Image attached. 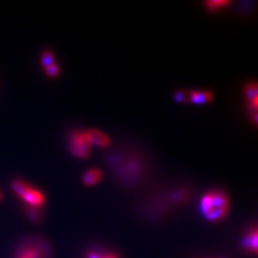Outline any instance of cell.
I'll return each mask as SVG.
<instances>
[{"label": "cell", "mask_w": 258, "mask_h": 258, "mask_svg": "<svg viewBox=\"0 0 258 258\" xmlns=\"http://www.w3.org/2000/svg\"><path fill=\"white\" fill-rule=\"evenodd\" d=\"M230 203L227 195L220 190H213L205 194L200 209L204 216L212 222L221 221L228 214Z\"/></svg>", "instance_id": "obj_1"}, {"label": "cell", "mask_w": 258, "mask_h": 258, "mask_svg": "<svg viewBox=\"0 0 258 258\" xmlns=\"http://www.w3.org/2000/svg\"><path fill=\"white\" fill-rule=\"evenodd\" d=\"M51 249L46 241L39 237L23 240L16 247L13 258H50Z\"/></svg>", "instance_id": "obj_2"}, {"label": "cell", "mask_w": 258, "mask_h": 258, "mask_svg": "<svg viewBox=\"0 0 258 258\" xmlns=\"http://www.w3.org/2000/svg\"><path fill=\"white\" fill-rule=\"evenodd\" d=\"M12 190L21 199L26 207L40 209L46 204V196L41 190L31 186L23 180H15L11 184Z\"/></svg>", "instance_id": "obj_3"}, {"label": "cell", "mask_w": 258, "mask_h": 258, "mask_svg": "<svg viewBox=\"0 0 258 258\" xmlns=\"http://www.w3.org/2000/svg\"><path fill=\"white\" fill-rule=\"evenodd\" d=\"M69 150L77 158L85 159L90 155L92 145L86 131H73L69 136Z\"/></svg>", "instance_id": "obj_4"}, {"label": "cell", "mask_w": 258, "mask_h": 258, "mask_svg": "<svg viewBox=\"0 0 258 258\" xmlns=\"http://www.w3.org/2000/svg\"><path fill=\"white\" fill-rule=\"evenodd\" d=\"M86 134L92 146L95 145L100 148H107L110 146V138L99 129H89L86 131Z\"/></svg>", "instance_id": "obj_5"}, {"label": "cell", "mask_w": 258, "mask_h": 258, "mask_svg": "<svg viewBox=\"0 0 258 258\" xmlns=\"http://www.w3.org/2000/svg\"><path fill=\"white\" fill-rule=\"evenodd\" d=\"M214 94L210 90L188 91V102L195 104H204L213 101Z\"/></svg>", "instance_id": "obj_6"}, {"label": "cell", "mask_w": 258, "mask_h": 258, "mask_svg": "<svg viewBox=\"0 0 258 258\" xmlns=\"http://www.w3.org/2000/svg\"><path fill=\"white\" fill-rule=\"evenodd\" d=\"M103 173L100 168H89L86 170L83 175V183L84 185L92 186L95 184H99L102 181Z\"/></svg>", "instance_id": "obj_7"}, {"label": "cell", "mask_w": 258, "mask_h": 258, "mask_svg": "<svg viewBox=\"0 0 258 258\" xmlns=\"http://www.w3.org/2000/svg\"><path fill=\"white\" fill-rule=\"evenodd\" d=\"M55 63V55L53 51L45 50L40 56V65L43 69L49 67L50 65Z\"/></svg>", "instance_id": "obj_8"}, {"label": "cell", "mask_w": 258, "mask_h": 258, "mask_svg": "<svg viewBox=\"0 0 258 258\" xmlns=\"http://www.w3.org/2000/svg\"><path fill=\"white\" fill-rule=\"evenodd\" d=\"M231 2L230 1H208L204 3L206 6V9L211 11V12H217L222 8H225L228 6Z\"/></svg>", "instance_id": "obj_9"}, {"label": "cell", "mask_w": 258, "mask_h": 258, "mask_svg": "<svg viewBox=\"0 0 258 258\" xmlns=\"http://www.w3.org/2000/svg\"><path fill=\"white\" fill-rule=\"evenodd\" d=\"M26 213L31 221L35 222V223L40 221L41 215H40V212H38V209L26 207Z\"/></svg>", "instance_id": "obj_10"}, {"label": "cell", "mask_w": 258, "mask_h": 258, "mask_svg": "<svg viewBox=\"0 0 258 258\" xmlns=\"http://www.w3.org/2000/svg\"><path fill=\"white\" fill-rule=\"evenodd\" d=\"M44 71L49 78H56L60 73V67L55 62L54 64L50 65L49 67L45 68Z\"/></svg>", "instance_id": "obj_11"}, {"label": "cell", "mask_w": 258, "mask_h": 258, "mask_svg": "<svg viewBox=\"0 0 258 258\" xmlns=\"http://www.w3.org/2000/svg\"><path fill=\"white\" fill-rule=\"evenodd\" d=\"M249 237L250 238L249 239V242H247V246L249 247V249H252L253 252H256V250H257V232L256 231H253V233Z\"/></svg>", "instance_id": "obj_12"}, {"label": "cell", "mask_w": 258, "mask_h": 258, "mask_svg": "<svg viewBox=\"0 0 258 258\" xmlns=\"http://www.w3.org/2000/svg\"><path fill=\"white\" fill-rule=\"evenodd\" d=\"M174 99L176 102H188V91H178L174 95Z\"/></svg>", "instance_id": "obj_13"}, {"label": "cell", "mask_w": 258, "mask_h": 258, "mask_svg": "<svg viewBox=\"0 0 258 258\" xmlns=\"http://www.w3.org/2000/svg\"><path fill=\"white\" fill-rule=\"evenodd\" d=\"M87 258H119L116 254H113V253H107V254H104V255H99L97 253H94V252H90Z\"/></svg>", "instance_id": "obj_14"}, {"label": "cell", "mask_w": 258, "mask_h": 258, "mask_svg": "<svg viewBox=\"0 0 258 258\" xmlns=\"http://www.w3.org/2000/svg\"><path fill=\"white\" fill-rule=\"evenodd\" d=\"M3 197H4V196H3V194L0 191V202L3 200Z\"/></svg>", "instance_id": "obj_15"}]
</instances>
